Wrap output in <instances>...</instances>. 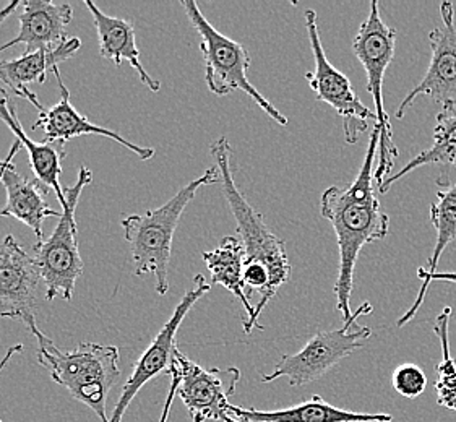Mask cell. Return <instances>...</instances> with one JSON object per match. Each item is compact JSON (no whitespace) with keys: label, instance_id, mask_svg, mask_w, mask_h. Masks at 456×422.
Returning a JSON list of instances; mask_svg holds the SVG:
<instances>
[{"label":"cell","instance_id":"obj_8","mask_svg":"<svg viewBox=\"0 0 456 422\" xmlns=\"http://www.w3.org/2000/svg\"><path fill=\"white\" fill-rule=\"evenodd\" d=\"M372 312V305L362 304L349 321L338 330L320 331L297 353L286 354L274 366L272 374H262L260 382L270 384L288 377L292 386H302L319 380L357 349L364 348L372 337L369 327H354L359 317Z\"/></svg>","mask_w":456,"mask_h":422},{"label":"cell","instance_id":"obj_13","mask_svg":"<svg viewBox=\"0 0 456 422\" xmlns=\"http://www.w3.org/2000/svg\"><path fill=\"white\" fill-rule=\"evenodd\" d=\"M43 281L35 257L13 236L0 242V317L23 323L37 319V294Z\"/></svg>","mask_w":456,"mask_h":422},{"label":"cell","instance_id":"obj_19","mask_svg":"<svg viewBox=\"0 0 456 422\" xmlns=\"http://www.w3.org/2000/svg\"><path fill=\"white\" fill-rule=\"evenodd\" d=\"M86 9L92 13L93 23L98 31L100 39V54L102 59H110L114 64L120 67L122 62H130L137 70L142 83H145L150 92L158 93L161 90V83L146 72L145 67L140 62V51L135 37L134 23L128 20L110 17L98 9L96 4L90 0L85 2Z\"/></svg>","mask_w":456,"mask_h":422},{"label":"cell","instance_id":"obj_25","mask_svg":"<svg viewBox=\"0 0 456 422\" xmlns=\"http://www.w3.org/2000/svg\"><path fill=\"white\" fill-rule=\"evenodd\" d=\"M392 385L398 395L414 400L426 392L428 377L416 364H403L400 368L395 369Z\"/></svg>","mask_w":456,"mask_h":422},{"label":"cell","instance_id":"obj_24","mask_svg":"<svg viewBox=\"0 0 456 422\" xmlns=\"http://www.w3.org/2000/svg\"><path fill=\"white\" fill-rule=\"evenodd\" d=\"M450 317L452 309L445 307L438 315L434 333L440 340L442 348V361L437 368V403L442 408H447L456 413V359L450 354V340H448V329H450Z\"/></svg>","mask_w":456,"mask_h":422},{"label":"cell","instance_id":"obj_20","mask_svg":"<svg viewBox=\"0 0 456 422\" xmlns=\"http://www.w3.org/2000/svg\"><path fill=\"white\" fill-rule=\"evenodd\" d=\"M229 413L240 422H392V414L354 413L341 410L322 396L314 395L304 403L276 411H260L231 404Z\"/></svg>","mask_w":456,"mask_h":422},{"label":"cell","instance_id":"obj_31","mask_svg":"<svg viewBox=\"0 0 456 422\" xmlns=\"http://www.w3.org/2000/svg\"><path fill=\"white\" fill-rule=\"evenodd\" d=\"M193 422H205V421H201V419H199V418H195V419H193Z\"/></svg>","mask_w":456,"mask_h":422},{"label":"cell","instance_id":"obj_32","mask_svg":"<svg viewBox=\"0 0 456 422\" xmlns=\"http://www.w3.org/2000/svg\"><path fill=\"white\" fill-rule=\"evenodd\" d=\"M4 171V169H2ZM2 171H0V184H2Z\"/></svg>","mask_w":456,"mask_h":422},{"label":"cell","instance_id":"obj_7","mask_svg":"<svg viewBox=\"0 0 456 422\" xmlns=\"http://www.w3.org/2000/svg\"><path fill=\"white\" fill-rule=\"evenodd\" d=\"M92 171L86 166H82L77 184L64 189L67 205L62 208L54 232L47 240L33 246L35 262L46 286L47 301H54L55 297L72 301L75 286L82 276L83 260L77 244L78 226L75 221V210L83 189L92 184Z\"/></svg>","mask_w":456,"mask_h":422},{"label":"cell","instance_id":"obj_15","mask_svg":"<svg viewBox=\"0 0 456 422\" xmlns=\"http://www.w3.org/2000/svg\"><path fill=\"white\" fill-rule=\"evenodd\" d=\"M73 19L72 5L54 4L47 0H25L23 12L20 13L19 37L0 46V53L12 46H25V54L37 51H51L62 45L67 35V27Z\"/></svg>","mask_w":456,"mask_h":422},{"label":"cell","instance_id":"obj_18","mask_svg":"<svg viewBox=\"0 0 456 422\" xmlns=\"http://www.w3.org/2000/svg\"><path fill=\"white\" fill-rule=\"evenodd\" d=\"M2 185L7 192V202L0 211V216L4 218H15L31 228L37 242H43V223L46 218L55 216L61 218L59 211L53 210L47 205V191L37 183V179H25L17 173V167L13 161L4 167L2 171Z\"/></svg>","mask_w":456,"mask_h":422},{"label":"cell","instance_id":"obj_4","mask_svg":"<svg viewBox=\"0 0 456 422\" xmlns=\"http://www.w3.org/2000/svg\"><path fill=\"white\" fill-rule=\"evenodd\" d=\"M211 157L221 175L223 192L231 213L238 224L239 239L246 248V266H260L270 276L268 297L273 299L278 289L289 281L291 264L284 242L268 230L262 213L247 202L246 195L239 191L232 169V148L228 138L219 137L211 143Z\"/></svg>","mask_w":456,"mask_h":422},{"label":"cell","instance_id":"obj_11","mask_svg":"<svg viewBox=\"0 0 456 422\" xmlns=\"http://www.w3.org/2000/svg\"><path fill=\"white\" fill-rule=\"evenodd\" d=\"M210 289L211 285L207 283L205 276L197 275L193 278L192 288L183 294V299L175 305L171 319L166 321L165 327L159 330L153 341L150 343V346L134 364V370L122 388V395L110 414V422H122L124 414L127 411L130 403L134 402V398L138 395V392L155 377L169 372L174 348L177 346L175 343L177 330L193 305L199 303L205 294L210 293Z\"/></svg>","mask_w":456,"mask_h":422},{"label":"cell","instance_id":"obj_2","mask_svg":"<svg viewBox=\"0 0 456 422\" xmlns=\"http://www.w3.org/2000/svg\"><path fill=\"white\" fill-rule=\"evenodd\" d=\"M25 325L37 338L39 364L51 372L55 384L67 388L77 402L86 404L101 422H110L106 402L120 377L119 348L82 343L72 351H62L37 329V319Z\"/></svg>","mask_w":456,"mask_h":422},{"label":"cell","instance_id":"obj_12","mask_svg":"<svg viewBox=\"0 0 456 422\" xmlns=\"http://www.w3.org/2000/svg\"><path fill=\"white\" fill-rule=\"evenodd\" d=\"M442 27L429 33L430 64L420 80L396 110V119H403L404 112L419 96H429L444 106V110L456 108V21L455 7L452 2L440 4Z\"/></svg>","mask_w":456,"mask_h":422},{"label":"cell","instance_id":"obj_28","mask_svg":"<svg viewBox=\"0 0 456 422\" xmlns=\"http://www.w3.org/2000/svg\"><path fill=\"white\" fill-rule=\"evenodd\" d=\"M21 143H20L19 140L12 145V148H10L9 155H7V158L4 159V161H0V171L5 167V166L9 165L10 161H13V157L19 153L20 150H21Z\"/></svg>","mask_w":456,"mask_h":422},{"label":"cell","instance_id":"obj_17","mask_svg":"<svg viewBox=\"0 0 456 422\" xmlns=\"http://www.w3.org/2000/svg\"><path fill=\"white\" fill-rule=\"evenodd\" d=\"M0 119L12 130V134L17 137L20 143L27 148L29 155V166L39 184L46 189L47 192H54L57 200L61 203V208H65L64 187L61 185V174H62V159L65 151L59 143H37L28 137L23 126L20 124L17 116V108L10 100L9 93L0 88Z\"/></svg>","mask_w":456,"mask_h":422},{"label":"cell","instance_id":"obj_26","mask_svg":"<svg viewBox=\"0 0 456 422\" xmlns=\"http://www.w3.org/2000/svg\"><path fill=\"white\" fill-rule=\"evenodd\" d=\"M418 278H419L420 281H422V286H420L419 294H418V297H416V301L414 304L411 305L410 309L404 312L402 319L398 321V327L402 329L404 325H408L414 317H416V313L420 309V305L424 303V299H426V294L429 291V286L434 283V281H447V283H455L456 285V272H444V273H432V275H428L426 272H424V268H419L418 270Z\"/></svg>","mask_w":456,"mask_h":422},{"label":"cell","instance_id":"obj_6","mask_svg":"<svg viewBox=\"0 0 456 422\" xmlns=\"http://www.w3.org/2000/svg\"><path fill=\"white\" fill-rule=\"evenodd\" d=\"M395 47L396 29L385 23L379 2L372 0L369 5V15L359 27L353 41V51L361 64L364 65L367 92L372 94L374 100L377 116L375 126L380 129V157L379 166L375 167L377 187L384 184L385 179L392 173L395 158L398 157V150L393 143L392 124L384 104V77L395 57Z\"/></svg>","mask_w":456,"mask_h":422},{"label":"cell","instance_id":"obj_1","mask_svg":"<svg viewBox=\"0 0 456 422\" xmlns=\"http://www.w3.org/2000/svg\"><path fill=\"white\" fill-rule=\"evenodd\" d=\"M380 145V129L374 126L364 163L353 184L330 187L322 193L320 215L330 221L337 234L339 265L335 283L338 312L345 321L353 317L351 294L361 250L375 240H384L390 230V216L382 208L375 184V158Z\"/></svg>","mask_w":456,"mask_h":422},{"label":"cell","instance_id":"obj_22","mask_svg":"<svg viewBox=\"0 0 456 422\" xmlns=\"http://www.w3.org/2000/svg\"><path fill=\"white\" fill-rule=\"evenodd\" d=\"M428 165H450L456 167V108L444 110L438 114L432 147L412 158L408 165L403 166L395 174L388 175L384 184L377 187V191L384 195L392 189V185L402 181L404 175Z\"/></svg>","mask_w":456,"mask_h":422},{"label":"cell","instance_id":"obj_9","mask_svg":"<svg viewBox=\"0 0 456 422\" xmlns=\"http://www.w3.org/2000/svg\"><path fill=\"white\" fill-rule=\"evenodd\" d=\"M304 17H305V27L311 41L314 62H315L314 72H307L305 78L311 85L312 90L315 92L317 101L330 104L343 119V129H345L347 143H357L359 138L362 137L369 129V122L370 120L377 122L375 110L365 108L362 101L357 98L346 75L341 74L338 69L330 64L320 39L317 12L307 9Z\"/></svg>","mask_w":456,"mask_h":422},{"label":"cell","instance_id":"obj_14","mask_svg":"<svg viewBox=\"0 0 456 422\" xmlns=\"http://www.w3.org/2000/svg\"><path fill=\"white\" fill-rule=\"evenodd\" d=\"M53 74H54L55 82L61 88V100L53 108H49V110L43 108L39 110L37 122L33 124V130H43L45 142L64 145L73 138L82 137V135H101V137L110 138L116 143L127 148L135 157L143 161L155 157L153 148L138 147L135 143L128 142L127 138L119 135L118 132L100 127V126L93 124L88 118L82 116L70 102V92L64 85L59 67L53 70Z\"/></svg>","mask_w":456,"mask_h":422},{"label":"cell","instance_id":"obj_21","mask_svg":"<svg viewBox=\"0 0 456 422\" xmlns=\"http://www.w3.org/2000/svg\"><path fill=\"white\" fill-rule=\"evenodd\" d=\"M205 265L211 275V286L221 285L234 294L242 304L247 313L246 321H252L256 305H252L247 296L244 285V266H246V248L240 239L226 236L221 239L218 248L210 252H203Z\"/></svg>","mask_w":456,"mask_h":422},{"label":"cell","instance_id":"obj_3","mask_svg":"<svg viewBox=\"0 0 456 422\" xmlns=\"http://www.w3.org/2000/svg\"><path fill=\"white\" fill-rule=\"evenodd\" d=\"M218 167H208L200 177L183 187L165 205L142 215H130L122 220L124 238L130 246L135 275H153L156 293L166 296L169 291V260L173 252L174 232L183 211L192 202L203 185L218 184Z\"/></svg>","mask_w":456,"mask_h":422},{"label":"cell","instance_id":"obj_29","mask_svg":"<svg viewBox=\"0 0 456 422\" xmlns=\"http://www.w3.org/2000/svg\"><path fill=\"white\" fill-rule=\"evenodd\" d=\"M19 5V0H13V2H10L7 7H4V9L0 10V25H2L5 20L9 19L10 15H12V13L17 10Z\"/></svg>","mask_w":456,"mask_h":422},{"label":"cell","instance_id":"obj_10","mask_svg":"<svg viewBox=\"0 0 456 422\" xmlns=\"http://www.w3.org/2000/svg\"><path fill=\"white\" fill-rule=\"evenodd\" d=\"M169 372L181 377L177 395L187 406L192 419L240 422L229 413V398L236 394L240 380L238 368L203 369L175 346Z\"/></svg>","mask_w":456,"mask_h":422},{"label":"cell","instance_id":"obj_30","mask_svg":"<svg viewBox=\"0 0 456 422\" xmlns=\"http://www.w3.org/2000/svg\"><path fill=\"white\" fill-rule=\"evenodd\" d=\"M20 349H21V346H15V348L9 349V353H7V356H5V358H4V361H2V362H0V370H2V369H4V366H5V364H7V361H9L10 356H12V354H13V353H19ZM0 422H4V421H2V419H0Z\"/></svg>","mask_w":456,"mask_h":422},{"label":"cell","instance_id":"obj_27","mask_svg":"<svg viewBox=\"0 0 456 422\" xmlns=\"http://www.w3.org/2000/svg\"><path fill=\"white\" fill-rule=\"evenodd\" d=\"M167 376H171V386H169V392H167V398H166L165 406H163V413L158 422H167L169 419V414H171V408H173L174 398L177 396V388L181 384V377L177 376L175 372H169Z\"/></svg>","mask_w":456,"mask_h":422},{"label":"cell","instance_id":"obj_23","mask_svg":"<svg viewBox=\"0 0 456 422\" xmlns=\"http://www.w3.org/2000/svg\"><path fill=\"white\" fill-rule=\"evenodd\" d=\"M438 185L444 189L438 191L437 200L430 205V223L437 232V242L430 256L428 270H424L428 275L437 273L438 260L456 239V184H450L448 177L447 181L440 177Z\"/></svg>","mask_w":456,"mask_h":422},{"label":"cell","instance_id":"obj_5","mask_svg":"<svg viewBox=\"0 0 456 422\" xmlns=\"http://www.w3.org/2000/svg\"><path fill=\"white\" fill-rule=\"evenodd\" d=\"M181 5L200 37V51L205 61V80L210 92L216 96H226L232 92L246 93L268 118H272L280 126H288V118L276 110L248 80L247 70L250 67V54L246 46L221 35L203 17L197 2L183 0Z\"/></svg>","mask_w":456,"mask_h":422},{"label":"cell","instance_id":"obj_16","mask_svg":"<svg viewBox=\"0 0 456 422\" xmlns=\"http://www.w3.org/2000/svg\"><path fill=\"white\" fill-rule=\"evenodd\" d=\"M82 47V39L69 37L62 45L51 51H37L33 54H23L17 59L0 61V82L4 83L15 96L23 98L37 108V112L45 106L39 102L37 94L28 88L33 83L46 82L47 74L65 61L72 59Z\"/></svg>","mask_w":456,"mask_h":422}]
</instances>
